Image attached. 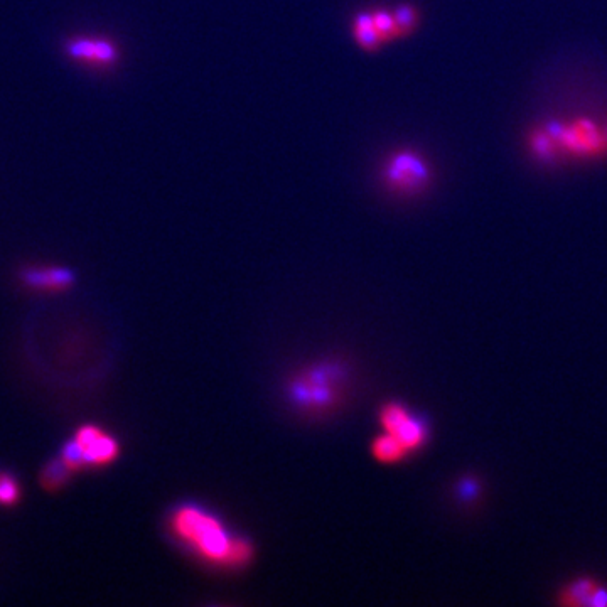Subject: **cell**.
Instances as JSON below:
<instances>
[{"label":"cell","mask_w":607,"mask_h":607,"mask_svg":"<svg viewBox=\"0 0 607 607\" xmlns=\"http://www.w3.org/2000/svg\"><path fill=\"white\" fill-rule=\"evenodd\" d=\"M71 473L73 471L66 466L61 457L60 459H53L44 466L43 473H41V484L46 489L56 491V489L63 488L68 483Z\"/></svg>","instance_id":"9"},{"label":"cell","mask_w":607,"mask_h":607,"mask_svg":"<svg viewBox=\"0 0 607 607\" xmlns=\"http://www.w3.org/2000/svg\"><path fill=\"white\" fill-rule=\"evenodd\" d=\"M353 34H355L356 43L360 44V48L365 51L373 53L382 46V36L378 34L370 12H361L360 16H356L355 22H353Z\"/></svg>","instance_id":"8"},{"label":"cell","mask_w":607,"mask_h":607,"mask_svg":"<svg viewBox=\"0 0 607 607\" xmlns=\"http://www.w3.org/2000/svg\"><path fill=\"white\" fill-rule=\"evenodd\" d=\"M380 420L385 432L395 437L409 452L417 451L427 441V427L424 422L398 403L387 405L382 410Z\"/></svg>","instance_id":"4"},{"label":"cell","mask_w":607,"mask_h":607,"mask_svg":"<svg viewBox=\"0 0 607 607\" xmlns=\"http://www.w3.org/2000/svg\"><path fill=\"white\" fill-rule=\"evenodd\" d=\"M60 457L71 471H78V469L86 468L85 457H83V452H81L80 446L76 444L75 439L66 442Z\"/></svg>","instance_id":"14"},{"label":"cell","mask_w":607,"mask_h":607,"mask_svg":"<svg viewBox=\"0 0 607 607\" xmlns=\"http://www.w3.org/2000/svg\"><path fill=\"white\" fill-rule=\"evenodd\" d=\"M73 439L83 452L86 466H107L108 462L115 461L119 456V442L97 425L81 427Z\"/></svg>","instance_id":"5"},{"label":"cell","mask_w":607,"mask_h":607,"mask_svg":"<svg viewBox=\"0 0 607 607\" xmlns=\"http://www.w3.org/2000/svg\"><path fill=\"white\" fill-rule=\"evenodd\" d=\"M373 454L378 461L397 462L409 454V451L390 434L378 437L377 441L373 442Z\"/></svg>","instance_id":"10"},{"label":"cell","mask_w":607,"mask_h":607,"mask_svg":"<svg viewBox=\"0 0 607 607\" xmlns=\"http://www.w3.org/2000/svg\"><path fill=\"white\" fill-rule=\"evenodd\" d=\"M169 527L174 537L210 564L242 567L252 559L253 548L247 540L233 537L215 515L196 506H181L174 511Z\"/></svg>","instance_id":"1"},{"label":"cell","mask_w":607,"mask_h":607,"mask_svg":"<svg viewBox=\"0 0 607 607\" xmlns=\"http://www.w3.org/2000/svg\"><path fill=\"white\" fill-rule=\"evenodd\" d=\"M432 178L429 164L415 152L393 154L383 169L388 188L400 194H417L427 188Z\"/></svg>","instance_id":"2"},{"label":"cell","mask_w":607,"mask_h":607,"mask_svg":"<svg viewBox=\"0 0 607 607\" xmlns=\"http://www.w3.org/2000/svg\"><path fill=\"white\" fill-rule=\"evenodd\" d=\"M371 17H373V24L377 27L378 34L382 36L383 43L398 38L397 24H395L393 12L375 11L371 12Z\"/></svg>","instance_id":"13"},{"label":"cell","mask_w":607,"mask_h":607,"mask_svg":"<svg viewBox=\"0 0 607 607\" xmlns=\"http://www.w3.org/2000/svg\"><path fill=\"white\" fill-rule=\"evenodd\" d=\"M21 279L27 287L46 292L66 291L75 284V274L66 267H29L22 270Z\"/></svg>","instance_id":"6"},{"label":"cell","mask_w":607,"mask_h":607,"mask_svg":"<svg viewBox=\"0 0 607 607\" xmlns=\"http://www.w3.org/2000/svg\"><path fill=\"white\" fill-rule=\"evenodd\" d=\"M19 498H21V486L17 483V479L12 474L2 471L0 473V505H16Z\"/></svg>","instance_id":"12"},{"label":"cell","mask_w":607,"mask_h":607,"mask_svg":"<svg viewBox=\"0 0 607 607\" xmlns=\"http://www.w3.org/2000/svg\"><path fill=\"white\" fill-rule=\"evenodd\" d=\"M393 17H395V24H397L398 38H403V36L412 33L417 26V21H419L417 11L414 7L407 6V4L398 6L393 11Z\"/></svg>","instance_id":"11"},{"label":"cell","mask_w":607,"mask_h":607,"mask_svg":"<svg viewBox=\"0 0 607 607\" xmlns=\"http://www.w3.org/2000/svg\"><path fill=\"white\" fill-rule=\"evenodd\" d=\"M560 602L565 606L607 607V589L592 579L582 577L565 586L560 592Z\"/></svg>","instance_id":"7"},{"label":"cell","mask_w":607,"mask_h":607,"mask_svg":"<svg viewBox=\"0 0 607 607\" xmlns=\"http://www.w3.org/2000/svg\"><path fill=\"white\" fill-rule=\"evenodd\" d=\"M65 53L78 65L108 70L120 60V49L112 39L102 36H73L66 39Z\"/></svg>","instance_id":"3"}]
</instances>
